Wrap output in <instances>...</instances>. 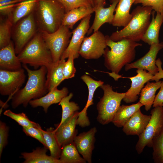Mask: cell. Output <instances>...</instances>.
<instances>
[{"mask_svg": "<svg viewBox=\"0 0 163 163\" xmlns=\"http://www.w3.org/2000/svg\"><path fill=\"white\" fill-rule=\"evenodd\" d=\"M107 46L104 54V65L112 73L117 75L122 68L132 62L136 56V48L142 44L130 40L124 39L117 41L106 36Z\"/></svg>", "mask_w": 163, "mask_h": 163, "instance_id": "6da1fadb", "label": "cell"}, {"mask_svg": "<svg viewBox=\"0 0 163 163\" xmlns=\"http://www.w3.org/2000/svg\"><path fill=\"white\" fill-rule=\"evenodd\" d=\"M23 66L27 71L28 79L24 88L12 98L11 105L14 109L20 105L26 107L30 101L40 98L48 92L46 85V67L42 66L39 69L32 70L26 64H23Z\"/></svg>", "mask_w": 163, "mask_h": 163, "instance_id": "7a4b0ae2", "label": "cell"}, {"mask_svg": "<svg viewBox=\"0 0 163 163\" xmlns=\"http://www.w3.org/2000/svg\"><path fill=\"white\" fill-rule=\"evenodd\" d=\"M34 13L39 31L50 33L62 25L66 12L58 0H37Z\"/></svg>", "mask_w": 163, "mask_h": 163, "instance_id": "3957f363", "label": "cell"}, {"mask_svg": "<svg viewBox=\"0 0 163 163\" xmlns=\"http://www.w3.org/2000/svg\"><path fill=\"white\" fill-rule=\"evenodd\" d=\"M152 9L150 6H138L131 13L132 18L122 29L113 33L110 38L114 41L124 39L138 42L141 39L150 22Z\"/></svg>", "mask_w": 163, "mask_h": 163, "instance_id": "277c9868", "label": "cell"}, {"mask_svg": "<svg viewBox=\"0 0 163 163\" xmlns=\"http://www.w3.org/2000/svg\"><path fill=\"white\" fill-rule=\"evenodd\" d=\"M17 56L23 64H28L35 69L42 66L46 67L53 62L51 52L39 31Z\"/></svg>", "mask_w": 163, "mask_h": 163, "instance_id": "5b68a950", "label": "cell"}, {"mask_svg": "<svg viewBox=\"0 0 163 163\" xmlns=\"http://www.w3.org/2000/svg\"><path fill=\"white\" fill-rule=\"evenodd\" d=\"M100 87L103 90L104 94L97 105L98 111L97 119L100 123L105 125L112 122L126 93L114 91L108 84H104Z\"/></svg>", "mask_w": 163, "mask_h": 163, "instance_id": "8992f818", "label": "cell"}, {"mask_svg": "<svg viewBox=\"0 0 163 163\" xmlns=\"http://www.w3.org/2000/svg\"><path fill=\"white\" fill-rule=\"evenodd\" d=\"M67 26L62 25L53 33L40 32L46 46L50 50L53 62L61 59V56L67 48L72 36V32Z\"/></svg>", "mask_w": 163, "mask_h": 163, "instance_id": "52a82bcc", "label": "cell"}, {"mask_svg": "<svg viewBox=\"0 0 163 163\" xmlns=\"http://www.w3.org/2000/svg\"><path fill=\"white\" fill-rule=\"evenodd\" d=\"M150 120L143 132L139 137L135 146L138 154L145 146L152 147L153 139L163 129V107H157L151 111Z\"/></svg>", "mask_w": 163, "mask_h": 163, "instance_id": "ba28073f", "label": "cell"}, {"mask_svg": "<svg viewBox=\"0 0 163 163\" xmlns=\"http://www.w3.org/2000/svg\"><path fill=\"white\" fill-rule=\"evenodd\" d=\"M13 32L15 52L18 54L36 34L37 27L34 11L16 24Z\"/></svg>", "mask_w": 163, "mask_h": 163, "instance_id": "9c48e42d", "label": "cell"}, {"mask_svg": "<svg viewBox=\"0 0 163 163\" xmlns=\"http://www.w3.org/2000/svg\"><path fill=\"white\" fill-rule=\"evenodd\" d=\"M107 46L106 36L98 30L84 38L78 53L85 59H97L104 55Z\"/></svg>", "mask_w": 163, "mask_h": 163, "instance_id": "30bf717a", "label": "cell"}, {"mask_svg": "<svg viewBox=\"0 0 163 163\" xmlns=\"http://www.w3.org/2000/svg\"><path fill=\"white\" fill-rule=\"evenodd\" d=\"M26 78L23 68L16 71L0 69V93L12 98L24 83Z\"/></svg>", "mask_w": 163, "mask_h": 163, "instance_id": "8fae6325", "label": "cell"}, {"mask_svg": "<svg viewBox=\"0 0 163 163\" xmlns=\"http://www.w3.org/2000/svg\"><path fill=\"white\" fill-rule=\"evenodd\" d=\"M91 16V14H90L82 19L78 26L72 32V38L61 59H65L71 55H74L75 59L78 57L81 45L90 28Z\"/></svg>", "mask_w": 163, "mask_h": 163, "instance_id": "7c38bea8", "label": "cell"}, {"mask_svg": "<svg viewBox=\"0 0 163 163\" xmlns=\"http://www.w3.org/2000/svg\"><path fill=\"white\" fill-rule=\"evenodd\" d=\"M148 52L143 57L134 62L128 64L125 66L127 71L136 68L147 70L154 75L158 72L156 64V58L159 52L163 48V42L151 45Z\"/></svg>", "mask_w": 163, "mask_h": 163, "instance_id": "4fadbf2b", "label": "cell"}, {"mask_svg": "<svg viewBox=\"0 0 163 163\" xmlns=\"http://www.w3.org/2000/svg\"><path fill=\"white\" fill-rule=\"evenodd\" d=\"M97 132L96 128L92 127L88 131L82 132L76 136L74 140L79 153L89 163H91L92 151L95 141V136Z\"/></svg>", "mask_w": 163, "mask_h": 163, "instance_id": "5bb4252c", "label": "cell"}, {"mask_svg": "<svg viewBox=\"0 0 163 163\" xmlns=\"http://www.w3.org/2000/svg\"><path fill=\"white\" fill-rule=\"evenodd\" d=\"M136 72L137 74L136 76L128 78L130 80L131 84L123 100L126 103L136 101L145 84L151 81L154 76L146 70L137 69Z\"/></svg>", "mask_w": 163, "mask_h": 163, "instance_id": "9a60e30c", "label": "cell"}, {"mask_svg": "<svg viewBox=\"0 0 163 163\" xmlns=\"http://www.w3.org/2000/svg\"><path fill=\"white\" fill-rule=\"evenodd\" d=\"M79 112H75L71 117L59 126H57L55 129L57 141L62 147L74 141L77 134L75 129Z\"/></svg>", "mask_w": 163, "mask_h": 163, "instance_id": "2e32d148", "label": "cell"}, {"mask_svg": "<svg viewBox=\"0 0 163 163\" xmlns=\"http://www.w3.org/2000/svg\"><path fill=\"white\" fill-rule=\"evenodd\" d=\"M119 0H110L112 4L106 8L101 6L94 9L95 15L94 21L89 28L87 34L93 31L98 30L100 27L105 23L111 24L114 16V12Z\"/></svg>", "mask_w": 163, "mask_h": 163, "instance_id": "e0dca14e", "label": "cell"}, {"mask_svg": "<svg viewBox=\"0 0 163 163\" xmlns=\"http://www.w3.org/2000/svg\"><path fill=\"white\" fill-rule=\"evenodd\" d=\"M14 45L11 41L0 49V69L16 71L22 69L21 63L16 55Z\"/></svg>", "mask_w": 163, "mask_h": 163, "instance_id": "ac0fdd59", "label": "cell"}, {"mask_svg": "<svg viewBox=\"0 0 163 163\" xmlns=\"http://www.w3.org/2000/svg\"><path fill=\"white\" fill-rule=\"evenodd\" d=\"M151 117V115L143 114L139 109L124 125L122 130L127 135H136L139 136L144 130Z\"/></svg>", "mask_w": 163, "mask_h": 163, "instance_id": "d6986e66", "label": "cell"}, {"mask_svg": "<svg viewBox=\"0 0 163 163\" xmlns=\"http://www.w3.org/2000/svg\"><path fill=\"white\" fill-rule=\"evenodd\" d=\"M68 89L66 87H63L61 90L56 87L44 96L30 101L29 104L34 108L38 107H43L44 112L47 113L49 107L51 105L59 103L64 97L68 95Z\"/></svg>", "mask_w": 163, "mask_h": 163, "instance_id": "ffe728a7", "label": "cell"}, {"mask_svg": "<svg viewBox=\"0 0 163 163\" xmlns=\"http://www.w3.org/2000/svg\"><path fill=\"white\" fill-rule=\"evenodd\" d=\"M81 79L87 86L88 94L85 106L81 111L78 113L77 120L80 123L86 124L90 122L87 116V109L89 106L94 104L93 101L94 92L98 87L104 84V82L101 80H94L86 74H84L81 76Z\"/></svg>", "mask_w": 163, "mask_h": 163, "instance_id": "44dd1931", "label": "cell"}, {"mask_svg": "<svg viewBox=\"0 0 163 163\" xmlns=\"http://www.w3.org/2000/svg\"><path fill=\"white\" fill-rule=\"evenodd\" d=\"M65 59L53 62L46 67L47 69L46 87L48 92L57 86L63 80V69Z\"/></svg>", "mask_w": 163, "mask_h": 163, "instance_id": "7402d4cb", "label": "cell"}, {"mask_svg": "<svg viewBox=\"0 0 163 163\" xmlns=\"http://www.w3.org/2000/svg\"><path fill=\"white\" fill-rule=\"evenodd\" d=\"M135 0H119L111 24L113 26L124 27L127 25L132 17L130 10Z\"/></svg>", "mask_w": 163, "mask_h": 163, "instance_id": "603a6c76", "label": "cell"}, {"mask_svg": "<svg viewBox=\"0 0 163 163\" xmlns=\"http://www.w3.org/2000/svg\"><path fill=\"white\" fill-rule=\"evenodd\" d=\"M155 11L152 12V19L143 36L141 40L149 45L159 43V33L163 23V13H157L155 17Z\"/></svg>", "mask_w": 163, "mask_h": 163, "instance_id": "cb8c5ba5", "label": "cell"}, {"mask_svg": "<svg viewBox=\"0 0 163 163\" xmlns=\"http://www.w3.org/2000/svg\"><path fill=\"white\" fill-rule=\"evenodd\" d=\"M47 148L37 147L30 152L21 153V158L24 159V163H63L59 159L48 155L46 153Z\"/></svg>", "mask_w": 163, "mask_h": 163, "instance_id": "d4e9b609", "label": "cell"}, {"mask_svg": "<svg viewBox=\"0 0 163 163\" xmlns=\"http://www.w3.org/2000/svg\"><path fill=\"white\" fill-rule=\"evenodd\" d=\"M143 106L139 101L136 104L129 105L120 106L112 122L118 127H123L134 113Z\"/></svg>", "mask_w": 163, "mask_h": 163, "instance_id": "484cf974", "label": "cell"}, {"mask_svg": "<svg viewBox=\"0 0 163 163\" xmlns=\"http://www.w3.org/2000/svg\"><path fill=\"white\" fill-rule=\"evenodd\" d=\"M37 1V0H28L21 2L8 15V18L13 25L15 24L34 11Z\"/></svg>", "mask_w": 163, "mask_h": 163, "instance_id": "4316f807", "label": "cell"}, {"mask_svg": "<svg viewBox=\"0 0 163 163\" xmlns=\"http://www.w3.org/2000/svg\"><path fill=\"white\" fill-rule=\"evenodd\" d=\"M94 12L93 7L82 6L74 9L66 13L62 25L72 29L78 21Z\"/></svg>", "mask_w": 163, "mask_h": 163, "instance_id": "83f0119b", "label": "cell"}, {"mask_svg": "<svg viewBox=\"0 0 163 163\" xmlns=\"http://www.w3.org/2000/svg\"><path fill=\"white\" fill-rule=\"evenodd\" d=\"M161 81L147 83L142 89L139 101L143 104L146 111L150 109L153 105L157 91L160 87Z\"/></svg>", "mask_w": 163, "mask_h": 163, "instance_id": "f1b7e54d", "label": "cell"}, {"mask_svg": "<svg viewBox=\"0 0 163 163\" xmlns=\"http://www.w3.org/2000/svg\"><path fill=\"white\" fill-rule=\"evenodd\" d=\"M59 159L63 163H85L86 161L81 157L74 141L61 147Z\"/></svg>", "mask_w": 163, "mask_h": 163, "instance_id": "f546056e", "label": "cell"}, {"mask_svg": "<svg viewBox=\"0 0 163 163\" xmlns=\"http://www.w3.org/2000/svg\"><path fill=\"white\" fill-rule=\"evenodd\" d=\"M45 140L48 149L50 152V156L59 159L61 151V147L59 144L56 138L55 129L51 127L43 130L40 126L39 127Z\"/></svg>", "mask_w": 163, "mask_h": 163, "instance_id": "4dcf8cb0", "label": "cell"}, {"mask_svg": "<svg viewBox=\"0 0 163 163\" xmlns=\"http://www.w3.org/2000/svg\"><path fill=\"white\" fill-rule=\"evenodd\" d=\"M73 96V93H70L59 103V105L62 107V112L61 121L57 126L61 125L75 112L79 110V107L77 104L73 101H70Z\"/></svg>", "mask_w": 163, "mask_h": 163, "instance_id": "1f68e13d", "label": "cell"}, {"mask_svg": "<svg viewBox=\"0 0 163 163\" xmlns=\"http://www.w3.org/2000/svg\"><path fill=\"white\" fill-rule=\"evenodd\" d=\"M152 159L155 163H163V129L153 138Z\"/></svg>", "mask_w": 163, "mask_h": 163, "instance_id": "d6a6232c", "label": "cell"}, {"mask_svg": "<svg viewBox=\"0 0 163 163\" xmlns=\"http://www.w3.org/2000/svg\"><path fill=\"white\" fill-rule=\"evenodd\" d=\"M13 25L8 18L1 21L0 24V48L7 45L10 43L11 36V30Z\"/></svg>", "mask_w": 163, "mask_h": 163, "instance_id": "836d02e7", "label": "cell"}, {"mask_svg": "<svg viewBox=\"0 0 163 163\" xmlns=\"http://www.w3.org/2000/svg\"><path fill=\"white\" fill-rule=\"evenodd\" d=\"M3 114L16 121L23 127H35L40 126L39 124L30 120L26 114L23 112L16 113L10 110H5Z\"/></svg>", "mask_w": 163, "mask_h": 163, "instance_id": "e575fe53", "label": "cell"}, {"mask_svg": "<svg viewBox=\"0 0 163 163\" xmlns=\"http://www.w3.org/2000/svg\"><path fill=\"white\" fill-rule=\"evenodd\" d=\"M63 5L66 13L81 7H93L91 0H58Z\"/></svg>", "mask_w": 163, "mask_h": 163, "instance_id": "d590c367", "label": "cell"}, {"mask_svg": "<svg viewBox=\"0 0 163 163\" xmlns=\"http://www.w3.org/2000/svg\"><path fill=\"white\" fill-rule=\"evenodd\" d=\"M74 55H71L65 62L63 69L64 80L75 76L76 70L74 65Z\"/></svg>", "mask_w": 163, "mask_h": 163, "instance_id": "8d00e7d4", "label": "cell"}, {"mask_svg": "<svg viewBox=\"0 0 163 163\" xmlns=\"http://www.w3.org/2000/svg\"><path fill=\"white\" fill-rule=\"evenodd\" d=\"M40 126L23 127L22 130L27 136L36 139L48 149L43 134L39 129Z\"/></svg>", "mask_w": 163, "mask_h": 163, "instance_id": "74e56055", "label": "cell"}, {"mask_svg": "<svg viewBox=\"0 0 163 163\" xmlns=\"http://www.w3.org/2000/svg\"><path fill=\"white\" fill-rule=\"evenodd\" d=\"M134 3H140L143 6H150L155 12L163 13V0H136Z\"/></svg>", "mask_w": 163, "mask_h": 163, "instance_id": "f35d334b", "label": "cell"}, {"mask_svg": "<svg viewBox=\"0 0 163 163\" xmlns=\"http://www.w3.org/2000/svg\"><path fill=\"white\" fill-rule=\"evenodd\" d=\"M9 129L5 123L0 121V158L3 149L8 143Z\"/></svg>", "mask_w": 163, "mask_h": 163, "instance_id": "ab89813d", "label": "cell"}, {"mask_svg": "<svg viewBox=\"0 0 163 163\" xmlns=\"http://www.w3.org/2000/svg\"><path fill=\"white\" fill-rule=\"evenodd\" d=\"M160 88L158 92L155 96L152 105L153 107H163V80L161 81Z\"/></svg>", "mask_w": 163, "mask_h": 163, "instance_id": "60d3db41", "label": "cell"}, {"mask_svg": "<svg viewBox=\"0 0 163 163\" xmlns=\"http://www.w3.org/2000/svg\"><path fill=\"white\" fill-rule=\"evenodd\" d=\"M156 64L158 69V72L153 76L151 81L158 82L160 79L163 78V69L162 67V62L160 58L156 59Z\"/></svg>", "mask_w": 163, "mask_h": 163, "instance_id": "b9f144b4", "label": "cell"}, {"mask_svg": "<svg viewBox=\"0 0 163 163\" xmlns=\"http://www.w3.org/2000/svg\"><path fill=\"white\" fill-rule=\"evenodd\" d=\"M94 9L103 6L106 4V0H92Z\"/></svg>", "mask_w": 163, "mask_h": 163, "instance_id": "7bdbcfd3", "label": "cell"}, {"mask_svg": "<svg viewBox=\"0 0 163 163\" xmlns=\"http://www.w3.org/2000/svg\"><path fill=\"white\" fill-rule=\"evenodd\" d=\"M91 0V1H92V0ZM92 3H93V2H92Z\"/></svg>", "mask_w": 163, "mask_h": 163, "instance_id": "ee69618b", "label": "cell"}]
</instances>
